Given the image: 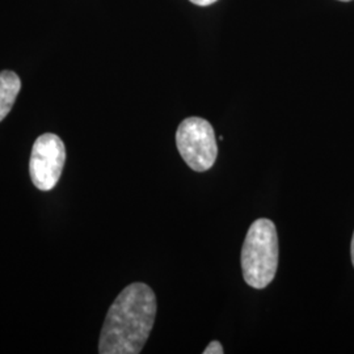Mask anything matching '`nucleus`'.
<instances>
[{"instance_id":"nucleus-1","label":"nucleus","mask_w":354,"mask_h":354,"mask_svg":"<svg viewBox=\"0 0 354 354\" xmlns=\"http://www.w3.org/2000/svg\"><path fill=\"white\" fill-rule=\"evenodd\" d=\"M156 310V297L151 288L142 282L130 283L108 310L99 353L140 354L151 333Z\"/></svg>"},{"instance_id":"nucleus-2","label":"nucleus","mask_w":354,"mask_h":354,"mask_svg":"<svg viewBox=\"0 0 354 354\" xmlns=\"http://www.w3.org/2000/svg\"><path fill=\"white\" fill-rule=\"evenodd\" d=\"M279 268V235L276 225L266 218L256 219L241 248V272L253 289H266Z\"/></svg>"},{"instance_id":"nucleus-3","label":"nucleus","mask_w":354,"mask_h":354,"mask_svg":"<svg viewBox=\"0 0 354 354\" xmlns=\"http://www.w3.org/2000/svg\"><path fill=\"white\" fill-rule=\"evenodd\" d=\"M176 146L184 162L194 172L209 171L218 156L214 129L201 117H188L178 125Z\"/></svg>"},{"instance_id":"nucleus-4","label":"nucleus","mask_w":354,"mask_h":354,"mask_svg":"<svg viewBox=\"0 0 354 354\" xmlns=\"http://www.w3.org/2000/svg\"><path fill=\"white\" fill-rule=\"evenodd\" d=\"M66 147L64 140L53 133L39 136L32 149L29 175L41 192L54 189L64 171Z\"/></svg>"},{"instance_id":"nucleus-5","label":"nucleus","mask_w":354,"mask_h":354,"mask_svg":"<svg viewBox=\"0 0 354 354\" xmlns=\"http://www.w3.org/2000/svg\"><path fill=\"white\" fill-rule=\"evenodd\" d=\"M21 89V80L13 71L0 73V122L10 114Z\"/></svg>"},{"instance_id":"nucleus-6","label":"nucleus","mask_w":354,"mask_h":354,"mask_svg":"<svg viewBox=\"0 0 354 354\" xmlns=\"http://www.w3.org/2000/svg\"><path fill=\"white\" fill-rule=\"evenodd\" d=\"M203 354H223L225 353V349H223V346H222V344L219 342H210L207 346H206V349L203 351Z\"/></svg>"},{"instance_id":"nucleus-7","label":"nucleus","mask_w":354,"mask_h":354,"mask_svg":"<svg viewBox=\"0 0 354 354\" xmlns=\"http://www.w3.org/2000/svg\"><path fill=\"white\" fill-rule=\"evenodd\" d=\"M193 4H196V6H201V7H207V6H210V4H214L215 1H218V0H190Z\"/></svg>"},{"instance_id":"nucleus-8","label":"nucleus","mask_w":354,"mask_h":354,"mask_svg":"<svg viewBox=\"0 0 354 354\" xmlns=\"http://www.w3.org/2000/svg\"><path fill=\"white\" fill-rule=\"evenodd\" d=\"M351 256H352V263H353L354 266V232L353 238H352V245H351Z\"/></svg>"},{"instance_id":"nucleus-9","label":"nucleus","mask_w":354,"mask_h":354,"mask_svg":"<svg viewBox=\"0 0 354 354\" xmlns=\"http://www.w3.org/2000/svg\"><path fill=\"white\" fill-rule=\"evenodd\" d=\"M340 1H351V0H340Z\"/></svg>"}]
</instances>
